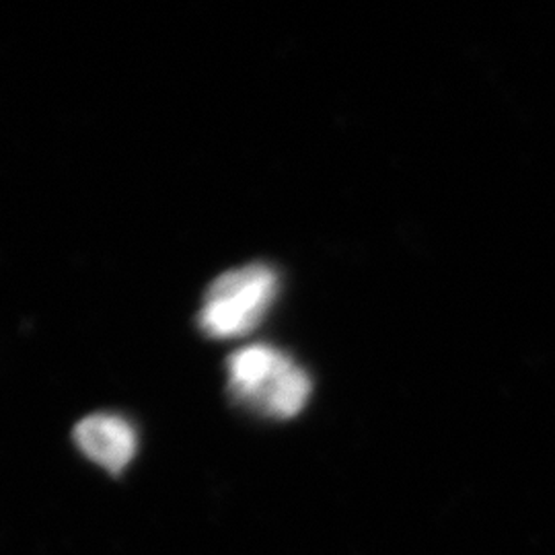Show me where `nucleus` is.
Here are the masks:
<instances>
[{
	"label": "nucleus",
	"instance_id": "obj_3",
	"mask_svg": "<svg viewBox=\"0 0 555 555\" xmlns=\"http://www.w3.org/2000/svg\"><path fill=\"white\" fill-rule=\"evenodd\" d=\"M75 442L85 456L109 474L124 472L139 447L134 426L118 414H91L80 420L75 428Z\"/></svg>",
	"mask_w": 555,
	"mask_h": 555
},
{
	"label": "nucleus",
	"instance_id": "obj_1",
	"mask_svg": "<svg viewBox=\"0 0 555 555\" xmlns=\"http://www.w3.org/2000/svg\"><path fill=\"white\" fill-rule=\"evenodd\" d=\"M227 378L241 408L274 420L298 416L313 393V383L302 366L282 350L261 344L231 354Z\"/></svg>",
	"mask_w": 555,
	"mask_h": 555
},
{
	"label": "nucleus",
	"instance_id": "obj_2",
	"mask_svg": "<svg viewBox=\"0 0 555 555\" xmlns=\"http://www.w3.org/2000/svg\"><path fill=\"white\" fill-rule=\"evenodd\" d=\"M280 291L276 270L247 263L220 274L204 293L198 325L204 336L233 339L251 334L272 309Z\"/></svg>",
	"mask_w": 555,
	"mask_h": 555
}]
</instances>
